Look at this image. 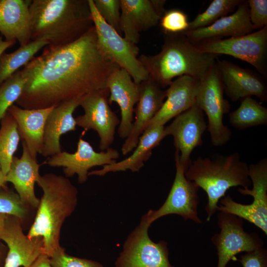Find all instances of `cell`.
Returning a JSON list of instances; mask_svg holds the SVG:
<instances>
[{
    "label": "cell",
    "instance_id": "cell-30",
    "mask_svg": "<svg viewBox=\"0 0 267 267\" xmlns=\"http://www.w3.org/2000/svg\"><path fill=\"white\" fill-rule=\"evenodd\" d=\"M20 139L16 121L7 111L0 122V164L5 176L9 170Z\"/></svg>",
    "mask_w": 267,
    "mask_h": 267
},
{
    "label": "cell",
    "instance_id": "cell-41",
    "mask_svg": "<svg viewBox=\"0 0 267 267\" xmlns=\"http://www.w3.org/2000/svg\"><path fill=\"white\" fill-rule=\"evenodd\" d=\"M7 252V247L0 242V267H3Z\"/></svg>",
    "mask_w": 267,
    "mask_h": 267
},
{
    "label": "cell",
    "instance_id": "cell-27",
    "mask_svg": "<svg viewBox=\"0 0 267 267\" xmlns=\"http://www.w3.org/2000/svg\"><path fill=\"white\" fill-rule=\"evenodd\" d=\"M164 128L165 126H160L146 130L130 156L122 161L104 165L101 169L89 172L88 176H104L108 173L128 170L132 172H138L144 165V162L150 158L153 149L167 136Z\"/></svg>",
    "mask_w": 267,
    "mask_h": 267
},
{
    "label": "cell",
    "instance_id": "cell-22",
    "mask_svg": "<svg viewBox=\"0 0 267 267\" xmlns=\"http://www.w3.org/2000/svg\"><path fill=\"white\" fill-rule=\"evenodd\" d=\"M237 7L232 14L221 17L207 27L181 33L195 44L206 40L237 37L253 32L247 0H243Z\"/></svg>",
    "mask_w": 267,
    "mask_h": 267
},
{
    "label": "cell",
    "instance_id": "cell-23",
    "mask_svg": "<svg viewBox=\"0 0 267 267\" xmlns=\"http://www.w3.org/2000/svg\"><path fill=\"white\" fill-rule=\"evenodd\" d=\"M23 151L20 158L14 156L5 177L6 182L12 183L21 200L32 208H37L40 199L35 192V184L41 176L37 159L30 155L22 142Z\"/></svg>",
    "mask_w": 267,
    "mask_h": 267
},
{
    "label": "cell",
    "instance_id": "cell-28",
    "mask_svg": "<svg viewBox=\"0 0 267 267\" xmlns=\"http://www.w3.org/2000/svg\"><path fill=\"white\" fill-rule=\"evenodd\" d=\"M49 44L44 39L31 41L15 51L0 57V85L27 65L42 48Z\"/></svg>",
    "mask_w": 267,
    "mask_h": 267
},
{
    "label": "cell",
    "instance_id": "cell-10",
    "mask_svg": "<svg viewBox=\"0 0 267 267\" xmlns=\"http://www.w3.org/2000/svg\"><path fill=\"white\" fill-rule=\"evenodd\" d=\"M150 225L143 215L126 240L116 267H174L169 262L167 242H154L150 238Z\"/></svg>",
    "mask_w": 267,
    "mask_h": 267
},
{
    "label": "cell",
    "instance_id": "cell-36",
    "mask_svg": "<svg viewBox=\"0 0 267 267\" xmlns=\"http://www.w3.org/2000/svg\"><path fill=\"white\" fill-rule=\"evenodd\" d=\"M52 267H103L99 263L68 255L60 246L49 257Z\"/></svg>",
    "mask_w": 267,
    "mask_h": 267
},
{
    "label": "cell",
    "instance_id": "cell-5",
    "mask_svg": "<svg viewBox=\"0 0 267 267\" xmlns=\"http://www.w3.org/2000/svg\"><path fill=\"white\" fill-rule=\"evenodd\" d=\"M184 175L207 194L205 211L208 222L217 212L218 202L228 189L238 186L249 188L252 185L248 165L241 160L238 152L217 154L212 158L198 157L192 161Z\"/></svg>",
    "mask_w": 267,
    "mask_h": 267
},
{
    "label": "cell",
    "instance_id": "cell-42",
    "mask_svg": "<svg viewBox=\"0 0 267 267\" xmlns=\"http://www.w3.org/2000/svg\"><path fill=\"white\" fill-rule=\"evenodd\" d=\"M6 176L3 173L0 164V190L6 186L5 183H6L5 180Z\"/></svg>",
    "mask_w": 267,
    "mask_h": 267
},
{
    "label": "cell",
    "instance_id": "cell-25",
    "mask_svg": "<svg viewBox=\"0 0 267 267\" xmlns=\"http://www.w3.org/2000/svg\"><path fill=\"white\" fill-rule=\"evenodd\" d=\"M54 107L27 109L13 104L7 110L16 121L20 139L35 159L42 152L45 122Z\"/></svg>",
    "mask_w": 267,
    "mask_h": 267
},
{
    "label": "cell",
    "instance_id": "cell-15",
    "mask_svg": "<svg viewBox=\"0 0 267 267\" xmlns=\"http://www.w3.org/2000/svg\"><path fill=\"white\" fill-rule=\"evenodd\" d=\"M166 136L172 135L176 151L184 173L191 163L193 150L203 144L202 135L207 129L203 111L195 103L165 126Z\"/></svg>",
    "mask_w": 267,
    "mask_h": 267
},
{
    "label": "cell",
    "instance_id": "cell-24",
    "mask_svg": "<svg viewBox=\"0 0 267 267\" xmlns=\"http://www.w3.org/2000/svg\"><path fill=\"white\" fill-rule=\"evenodd\" d=\"M82 98L59 104L54 107L48 115L44 126L43 147L41 153L43 156L49 157L62 151L60 137L76 130L77 124L73 114L80 106Z\"/></svg>",
    "mask_w": 267,
    "mask_h": 267
},
{
    "label": "cell",
    "instance_id": "cell-21",
    "mask_svg": "<svg viewBox=\"0 0 267 267\" xmlns=\"http://www.w3.org/2000/svg\"><path fill=\"white\" fill-rule=\"evenodd\" d=\"M199 83L200 80L188 76H180L173 81L166 89V100L148 123L146 130L164 126L170 120L192 106L195 103Z\"/></svg>",
    "mask_w": 267,
    "mask_h": 267
},
{
    "label": "cell",
    "instance_id": "cell-33",
    "mask_svg": "<svg viewBox=\"0 0 267 267\" xmlns=\"http://www.w3.org/2000/svg\"><path fill=\"white\" fill-rule=\"evenodd\" d=\"M31 208L6 186L0 190V213L15 216L22 222L28 217Z\"/></svg>",
    "mask_w": 267,
    "mask_h": 267
},
{
    "label": "cell",
    "instance_id": "cell-12",
    "mask_svg": "<svg viewBox=\"0 0 267 267\" xmlns=\"http://www.w3.org/2000/svg\"><path fill=\"white\" fill-rule=\"evenodd\" d=\"M175 161L176 175L167 198L159 209L149 210L144 215L150 224L157 219L171 214L179 215L185 221L191 220L201 223L202 221L198 215L199 187L195 182L186 178L177 151L175 152Z\"/></svg>",
    "mask_w": 267,
    "mask_h": 267
},
{
    "label": "cell",
    "instance_id": "cell-38",
    "mask_svg": "<svg viewBox=\"0 0 267 267\" xmlns=\"http://www.w3.org/2000/svg\"><path fill=\"white\" fill-rule=\"evenodd\" d=\"M237 260L243 267H267V250L262 247L246 252Z\"/></svg>",
    "mask_w": 267,
    "mask_h": 267
},
{
    "label": "cell",
    "instance_id": "cell-37",
    "mask_svg": "<svg viewBox=\"0 0 267 267\" xmlns=\"http://www.w3.org/2000/svg\"><path fill=\"white\" fill-rule=\"evenodd\" d=\"M250 22L255 30L267 26V0H248Z\"/></svg>",
    "mask_w": 267,
    "mask_h": 267
},
{
    "label": "cell",
    "instance_id": "cell-13",
    "mask_svg": "<svg viewBox=\"0 0 267 267\" xmlns=\"http://www.w3.org/2000/svg\"><path fill=\"white\" fill-rule=\"evenodd\" d=\"M107 88L89 93L81 100L84 114L75 118L77 125L85 131L92 130L99 137V149L105 151L114 141L116 128L120 119L109 105Z\"/></svg>",
    "mask_w": 267,
    "mask_h": 267
},
{
    "label": "cell",
    "instance_id": "cell-17",
    "mask_svg": "<svg viewBox=\"0 0 267 267\" xmlns=\"http://www.w3.org/2000/svg\"><path fill=\"white\" fill-rule=\"evenodd\" d=\"M216 65L224 92L232 101L252 96L257 97L261 102L267 101V78L257 71L243 68L218 58Z\"/></svg>",
    "mask_w": 267,
    "mask_h": 267
},
{
    "label": "cell",
    "instance_id": "cell-19",
    "mask_svg": "<svg viewBox=\"0 0 267 267\" xmlns=\"http://www.w3.org/2000/svg\"><path fill=\"white\" fill-rule=\"evenodd\" d=\"M140 87L139 100L134 109L135 120L130 134L121 147L124 155L133 151L136 146L147 124L159 112L166 98V89H163L149 76L148 79L140 83Z\"/></svg>",
    "mask_w": 267,
    "mask_h": 267
},
{
    "label": "cell",
    "instance_id": "cell-3",
    "mask_svg": "<svg viewBox=\"0 0 267 267\" xmlns=\"http://www.w3.org/2000/svg\"><path fill=\"white\" fill-rule=\"evenodd\" d=\"M36 183L43 195L27 235L42 237L44 254L50 257L61 246V227L77 206L78 191L68 178L53 173L41 176Z\"/></svg>",
    "mask_w": 267,
    "mask_h": 267
},
{
    "label": "cell",
    "instance_id": "cell-29",
    "mask_svg": "<svg viewBox=\"0 0 267 267\" xmlns=\"http://www.w3.org/2000/svg\"><path fill=\"white\" fill-rule=\"evenodd\" d=\"M241 100L238 108L229 114V123L238 130L267 125V108L251 96Z\"/></svg>",
    "mask_w": 267,
    "mask_h": 267
},
{
    "label": "cell",
    "instance_id": "cell-9",
    "mask_svg": "<svg viewBox=\"0 0 267 267\" xmlns=\"http://www.w3.org/2000/svg\"><path fill=\"white\" fill-rule=\"evenodd\" d=\"M194 44L204 53L228 55L246 62L267 78V26L244 36L206 40Z\"/></svg>",
    "mask_w": 267,
    "mask_h": 267
},
{
    "label": "cell",
    "instance_id": "cell-4",
    "mask_svg": "<svg viewBox=\"0 0 267 267\" xmlns=\"http://www.w3.org/2000/svg\"><path fill=\"white\" fill-rule=\"evenodd\" d=\"M138 58L149 76L164 88L182 76L200 80L215 64L217 55L201 52L184 35L178 33L165 34L157 54Z\"/></svg>",
    "mask_w": 267,
    "mask_h": 267
},
{
    "label": "cell",
    "instance_id": "cell-14",
    "mask_svg": "<svg viewBox=\"0 0 267 267\" xmlns=\"http://www.w3.org/2000/svg\"><path fill=\"white\" fill-rule=\"evenodd\" d=\"M119 156V152L111 147L96 152L89 142L80 137L75 152L61 151L48 157L44 164L52 167H62L65 177L71 178L77 175L78 182L82 184L87 181L90 169L113 164Z\"/></svg>",
    "mask_w": 267,
    "mask_h": 267
},
{
    "label": "cell",
    "instance_id": "cell-34",
    "mask_svg": "<svg viewBox=\"0 0 267 267\" xmlns=\"http://www.w3.org/2000/svg\"><path fill=\"white\" fill-rule=\"evenodd\" d=\"M93 1L100 17L107 24L121 35L120 0H93Z\"/></svg>",
    "mask_w": 267,
    "mask_h": 267
},
{
    "label": "cell",
    "instance_id": "cell-32",
    "mask_svg": "<svg viewBox=\"0 0 267 267\" xmlns=\"http://www.w3.org/2000/svg\"><path fill=\"white\" fill-rule=\"evenodd\" d=\"M24 84L25 80L19 70L0 85V122L20 97Z\"/></svg>",
    "mask_w": 267,
    "mask_h": 267
},
{
    "label": "cell",
    "instance_id": "cell-6",
    "mask_svg": "<svg viewBox=\"0 0 267 267\" xmlns=\"http://www.w3.org/2000/svg\"><path fill=\"white\" fill-rule=\"evenodd\" d=\"M224 92L216 61L200 80L195 103L206 114L211 141L217 147L227 143L231 136V131L223 123V115L230 109V103L224 98Z\"/></svg>",
    "mask_w": 267,
    "mask_h": 267
},
{
    "label": "cell",
    "instance_id": "cell-18",
    "mask_svg": "<svg viewBox=\"0 0 267 267\" xmlns=\"http://www.w3.org/2000/svg\"><path fill=\"white\" fill-rule=\"evenodd\" d=\"M120 30L124 38L137 44L140 33L157 25L166 11L165 0H120Z\"/></svg>",
    "mask_w": 267,
    "mask_h": 267
},
{
    "label": "cell",
    "instance_id": "cell-40",
    "mask_svg": "<svg viewBox=\"0 0 267 267\" xmlns=\"http://www.w3.org/2000/svg\"><path fill=\"white\" fill-rule=\"evenodd\" d=\"M16 43V41H6L0 36V57L4 53V51L9 47H12Z\"/></svg>",
    "mask_w": 267,
    "mask_h": 267
},
{
    "label": "cell",
    "instance_id": "cell-31",
    "mask_svg": "<svg viewBox=\"0 0 267 267\" xmlns=\"http://www.w3.org/2000/svg\"><path fill=\"white\" fill-rule=\"evenodd\" d=\"M243 0H214L189 23L187 31L207 27L235 9Z\"/></svg>",
    "mask_w": 267,
    "mask_h": 267
},
{
    "label": "cell",
    "instance_id": "cell-43",
    "mask_svg": "<svg viewBox=\"0 0 267 267\" xmlns=\"http://www.w3.org/2000/svg\"><path fill=\"white\" fill-rule=\"evenodd\" d=\"M7 215L0 213V230L3 227Z\"/></svg>",
    "mask_w": 267,
    "mask_h": 267
},
{
    "label": "cell",
    "instance_id": "cell-39",
    "mask_svg": "<svg viewBox=\"0 0 267 267\" xmlns=\"http://www.w3.org/2000/svg\"><path fill=\"white\" fill-rule=\"evenodd\" d=\"M28 267H52L51 265L49 257L45 254H42Z\"/></svg>",
    "mask_w": 267,
    "mask_h": 267
},
{
    "label": "cell",
    "instance_id": "cell-2",
    "mask_svg": "<svg viewBox=\"0 0 267 267\" xmlns=\"http://www.w3.org/2000/svg\"><path fill=\"white\" fill-rule=\"evenodd\" d=\"M29 11L31 41L49 45L72 43L94 26L89 0H32Z\"/></svg>",
    "mask_w": 267,
    "mask_h": 267
},
{
    "label": "cell",
    "instance_id": "cell-20",
    "mask_svg": "<svg viewBox=\"0 0 267 267\" xmlns=\"http://www.w3.org/2000/svg\"><path fill=\"white\" fill-rule=\"evenodd\" d=\"M107 88L109 91V103H117L121 110L118 133L121 138H126L133 128L134 107L140 96V84L135 83L131 75L120 68L109 77Z\"/></svg>",
    "mask_w": 267,
    "mask_h": 267
},
{
    "label": "cell",
    "instance_id": "cell-11",
    "mask_svg": "<svg viewBox=\"0 0 267 267\" xmlns=\"http://www.w3.org/2000/svg\"><path fill=\"white\" fill-rule=\"evenodd\" d=\"M218 212L217 223L220 231L211 238L217 251V267H226L238 253L263 247L264 241L258 233L244 230L242 219L230 213Z\"/></svg>",
    "mask_w": 267,
    "mask_h": 267
},
{
    "label": "cell",
    "instance_id": "cell-8",
    "mask_svg": "<svg viewBox=\"0 0 267 267\" xmlns=\"http://www.w3.org/2000/svg\"><path fill=\"white\" fill-rule=\"evenodd\" d=\"M98 43L104 54L113 62L126 70L136 84L149 77V74L138 59L139 49L122 37L107 24L97 11L93 0H89Z\"/></svg>",
    "mask_w": 267,
    "mask_h": 267
},
{
    "label": "cell",
    "instance_id": "cell-26",
    "mask_svg": "<svg viewBox=\"0 0 267 267\" xmlns=\"http://www.w3.org/2000/svg\"><path fill=\"white\" fill-rule=\"evenodd\" d=\"M32 0H0V33L20 46L31 41L29 6Z\"/></svg>",
    "mask_w": 267,
    "mask_h": 267
},
{
    "label": "cell",
    "instance_id": "cell-1",
    "mask_svg": "<svg viewBox=\"0 0 267 267\" xmlns=\"http://www.w3.org/2000/svg\"><path fill=\"white\" fill-rule=\"evenodd\" d=\"M120 68L104 54L94 26L75 41L45 46L20 70L25 84L16 102L27 109L56 106L107 88V80Z\"/></svg>",
    "mask_w": 267,
    "mask_h": 267
},
{
    "label": "cell",
    "instance_id": "cell-7",
    "mask_svg": "<svg viewBox=\"0 0 267 267\" xmlns=\"http://www.w3.org/2000/svg\"><path fill=\"white\" fill-rule=\"evenodd\" d=\"M248 175L252 188H239L242 195H250L253 201L243 204L234 201L229 195L222 198L217 211L234 215L259 227L267 234V159L264 158L256 163L248 165Z\"/></svg>",
    "mask_w": 267,
    "mask_h": 267
},
{
    "label": "cell",
    "instance_id": "cell-16",
    "mask_svg": "<svg viewBox=\"0 0 267 267\" xmlns=\"http://www.w3.org/2000/svg\"><path fill=\"white\" fill-rule=\"evenodd\" d=\"M0 240L7 247L3 267H28L44 254L43 238L28 237L23 231L22 222L14 216L7 215L0 230Z\"/></svg>",
    "mask_w": 267,
    "mask_h": 267
},
{
    "label": "cell",
    "instance_id": "cell-35",
    "mask_svg": "<svg viewBox=\"0 0 267 267\" xmlns=\"http://www.w3.org/2000/svg\"><path fill=\"white\" fill-rule=\"evenodd\" d=\"M164 34L181 33L188 30L189 22L187 15L181 10H166L159 22Z\"/></svg>",
    "mask_w": 267,
    "mask_h": 267
}]
</instances>
